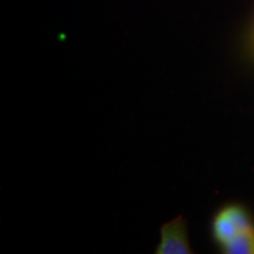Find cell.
<instances>
[{
    "label": "cell",
    "instance_id": "6da1fadb",
    "mask_svg": "<svg viewBox=\"0 0 254 254\" xmlns=\"http://www.w3.org/2000/svg\"><path fill=\"white\" fill-rule=\"evenodd\" d=\"M158 254H189L190 251L187 238L186 225L182 217L174 219L161 228L160 244L157 247Z\"/></svg>",
    "mask_w": 254,
    "mask_h": 254
},
{
    "label": "cell",
    "instance_id": "7a4b0ae2",
    "mask_svg": "<svg viewBox=\"0 0 254 254\" xmlns=\"http://www.w3.org/2000/svg\"><path fill=\"white\" fill-rule=\"evenodd\" d=\"M213 233L214 238L218 243L221 244V246L227 245L230 241H232L237 236H239V231L236 222L228 213L227 208L225 207L221 209L214 218L213 222Z\"/></svg>",
    "mask_w": 254,
    "mask_h": 254
},
{
    "label": "cell",
    "instance_id": "3957f363",
    "mask_svg": "<svg viewBox=\"0 0 254 254\" xmlns=\"http://www.w3.org/2000/svg\"><path fill=\"white\" fill-rule=\"evenodd\" d=\"M222 249L231 254H254V230L239 234Z\"/></svg>",
    "mask_w": 254,
    "mask_h": 254
},
{
    "label": "cell",
    "instance_id": "277c9868",
    "mask_svg": "<svg viewBox=\"0 0 254 254\" xmlns=\"http://www.w3.org/2000/svg\"><path fill=\"white\" fill-rule=\"evenodd\" d=\"M226 208L232 219H233V221L236 222L238 231H239V234L246 233V232H251L254 230V226L252 221H251L250 215L247 214V212L241 207V206L232 205V206H227Z\"/></svg>",
    "mask_w": 254,
    "mask_h": 254
},
{
    "label": "cell",
    "instance_id": "5b68a950",
    "mask_svg": "<svg viewBox=\"0 0 254 254\" xmlns=\"http://www.w3.org/2000/svg\"><path fill=\"white\" fill-rule=\"evenodd\" d=\"M251 51H252V53L254 56V32L252 34V39H251Z\"/></svg>",
    "mask_w": 254,
    "mask_h": 254
}]
</instances>
